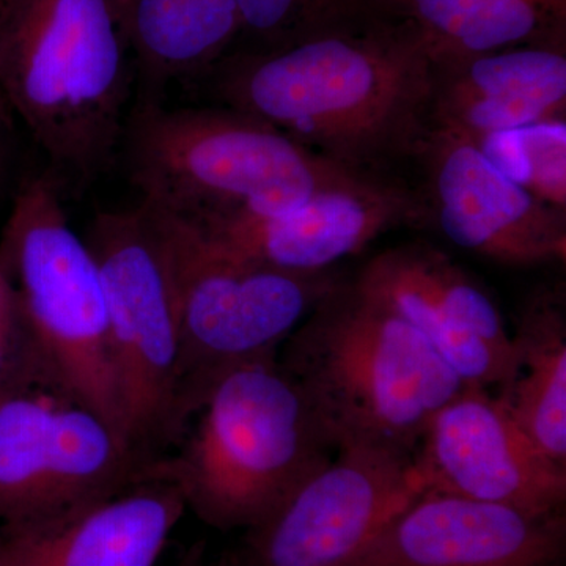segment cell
I'll use <instances>...</instances> for the list:
<instances>
[{"label": "cell", "instance_id": "277c9868", "mask_svg": "<svg viewBox=\"0 0 566 566\" xmlns=\"http://www.w3.org/2000/svg\"><path fill=\"white\" fill-rule=\"evenodd\" d=\"M120 156L140 207L196 230L285 211L364 175L226 106H132Z\"/></svg>", "mask_w": 566, "mask_h": 566}, {"label": "cell", "instance_id": "30bf717a", "mask_svg": "<svg viewBox=\"0 0 566 566\" xmlns=\"http://www.w3.org/2000/svg\"><path fill=\"white\" fill-rule=\"evenodd\" d=\"M422 493L415 457L344 447L245 531L237 566H352Z\"/></svg>", "mask_w": 566, "mask_h": 566}, {"label": "cell", "instance_id": "5bb4252c", "mask_svg": "<svg viewBox=\"0 0 566 566\" xmlns=\"http://www.w3.org/2000/svg\"><path fill=\"white\" fill-rule=\"evenodd\" d=\"M423 210L420 199L403 186L364 174L285 211L192 230L248 262L316 274L363 251L392 227L416 221Z\"/></svg>", "mask_w": 566, "mask_h": 566}, {"label": "cell", "instance_id": "e0dca14e", "mask_svg": "<svg viewBox=\"0 0 566 566\" xmlns=\"http://www.w3.org/2000/svg\"><path fill=\"white\" fill-rule=\"evenodd\" d=\"M566 48L520 46L433 62L431 126L469 137L565 118Z\"/></svg>", "mask_w": 566, "mask_h": 566}, {"label": "cell", "instance_id": "603a6c76", "mask_svg": "<svg viewBox=\"0 0 566 566\" xmlns=\"http://www.w3.org/2000/svg\"><path fill=\"white\" fill-rule=\"evenodd\" d=\"M31 389H51L50 379L0 271V401Z\"/></svg>", "mask_w": 566, "mask_h": 566}, {"label": "cell", "instance_id": "ffe728a7", "mask_svg": "<svg viewBox=\"0 0 566 566\" xmlns=\"http://www.w3.org/2000/svg\"><path fill=\"white\" fill-rule=\"evenodd\" d=\"M512 338L517 353V375L510 389L499 397L535 446L566 468L564 292L547 289L532 294L521 311Z\"/></svg>", "mask_w": 566, "mask_h": 566}, {"label": "cell", "instance_id": "d4e9b609", "mask_svg": "<svg viewBox=\"0 0 566 566\" xmlns=\"http://www.w3.org/2000/svg\"><path fill=\"white\" fill-rule=\"evenodd\" d=\"M177 566H208L202 546L192 547Z\"/></svg>", "mask_w": 566, "mask_h": 566}, {"label": "cell", "instance_id": "44dd1931", "mask_svg": "<svg viewBox=\"0 0 566 566\" xmlns=\"http://www.w3.org/2000/svg\"><path fill=\"white\" fill-rule=\"evenodd\" d=\"M491 164L517 186L566 212V122L546 120L471 137Z\"/></svg>", "mask_w": 566, "mask_h": 566}, {"label": "cell", "instance_id": "7c38bea8", "mask_svg": "<svg viewBox=\"0 0 566 566\" xmlns=\"http://www.w3.org/2000/svg\"><path fill=\"white\" fill-rule=\"evenodd\" d=\"M423 491L564 513L566 468L546 457L493 390L465 386L428 423L415 452Z\"/></svg>", "mask_w": 566, "mask_h": 566}, {"label": "cell", "instance_id": "6da1fadb", "mask_svg": "<svg viewBox=\"0 0 566 566\" xmlns=\"http://www.w3.org/2000/svg\"><path fill=\"white\" fill-rule=\"evenodd\" d=\"M199 82L219 106L354 172L417 156L430 132L433 62L386 18L277 50L234 48Z\"/></svg>", "mask_w": 566, "mask_h": 566}, {"label": "cell", "instance_id": "3957f363", "mask_svg": "<svg viewBox=\"0 0 566 566\" xmlns=\"http://www.w3.org/2000/svg\"><path fill=\"white\" fill-rule=\"evenodd\" d=\"M285 374L335 450L415 457L428 423L465 385L411 324L338 281L283 342Z\"/></svg>", "mask_w": 566, "mask_h": 566}, {"label": "cell", "instance_id": "ac0fdd59", "mask_svg": "<svg viewBox=\"0 0 566 566\" xmlns=\"http://www.w3.org/2000/svg\"><path fill=\"white\" fill-rule=\"evenodd\" d=\"M134 63L132 106L166 103L174 84L199 82L237 46L234 0H112Z\"/></svg>", "mask_w": 566, "mask_h": 566}, {"label": "cell", "instance_id": "2e32d148", "mask_svg": "<svg viewBox=\"0 0 566 566\" xmlns=\"http://www.w3.org/2000/svg\"><path fill=\"white\" fill-rule=\"evenodd\" d=\"M150 464V463H148ZM117 493L51 515L0 524V566H155L185 499L150 468Z\"/></svg>", "mask_w": 566, "mask_h": 566}, {"label": "cell", "instance_id": "4fadbf2b", "mask_svg": "<svg viewBox=\"0 0 566 566\" xmlns=\"http://www.w3.org/2000/svg\"><path fill=\"white\" fill-rule=\"evenodd\" d=\"M417 158L447 240L506 266L565 262L566 212L499 172L474 139L430 125Z\"/></svg>", "mask_w": 566, "mask_h": 566}, {"label": "cell", "instance_id": "52a82bcc", "mask_svg": "<svg viewBox=\"0 0 566 566\" xmlns=\"http://www.w3.org/2000/svg\"><path fill=\"white\" fill-rule=\"evenodd\" d=\"M145 211L163 234L172 275L180 439L212 386L240 365L275 356L340 279L331 270L293 274L248 262L182 223Z\"/></svg>", "mask_w": 566, "mask_h": 566}, {"label": "cell", "instance_id": "7402d4cb", "mask_svg": "<svg viewBox=\"0 0 566 566\" xmlns=\"http://www.w3.org/2000/svg\"><path fill=\"white\" fill-rule=\"evenodd\" d=\"M241 20L237 46L277 50L376 18L378 0H234ZM233 48V50H234Z\"/></svg>", "mask_w": 566, "mask_h": 566}, {"label": "cell", "instance_id": "9a60e30c", "mask_svg": "<svg viewBox=\"0 0 566 566\" xmlns=\"http://www.w3.org/2000/svg\"><path fill=\"white\" fill-rule=\"evenodd\" d=\"M564 513L424 491L352 566H562Z\"/></svg>", "mask_w": 566, "mask_h": 566}, {"label": "cell", "instance_id": "d6986e66", "mask_svg": "<svg viewBox=\"0 0 566 566\" xmlns=\"http://www.w3.org/2000/svg\"><path fill=\"white\" fill-rule=\"evenodd\" d=\"M431 62L520 46L566 48V0H378Z\"/></svg>", "mask_w": 566, "mask_h": 566}, {"label": "cell", "instance_id": "8992f818", "mask_svg": "<svg viewBox=\"0 0 566 566\" xmlns=\"http://www.w3.org/2000/svg\"><path fill=\"white\" fill-rule=\"evenodd\" d=\"M63 197L46 172L21 182L0 234V271L51 389L91 409L132 444L102 275L84 238L71 227Z\"/></svg>", "mask_w": 566, "mask_h": 566}, {"label": "cell", "instance_id": "8fae6325", "mask_svg": "<svg viewBox=\"0 0 566 566\" xmlns=\"http://www.w3.org/2000/svg\"><path fill=\"white\" fill-rule=\"evenodd\" d=\"M354 285L433 346L465 386L502 395L517 375V353L490 294L444 253L422 244L387 249Z\"/></svg>", "mask_w": 566, "mask_h": 566}, {"label": "cell", "instance_id": "9c48e42d", "mask_svg": "<svg viewBox=\"0 0 566 566\" xmlns=\"http://www.w3.org/2000/svg\"><path fill=\"white\" fill-rule=\"evenodd\" d=\"M153 460L65 395L0 401V524L51 515L136 482Z\"/></svg>", "mask_w": 566, "mask_h": 566}, {"label": "cell", "instance_id": "cb8c5ba5", "mask_svg": "<svg viewBox=\"0 0 566 566\" xmlns=\"http://www.w3.org/2000/svg\"><path fill=\"white\" fill-rule=\"evenodd\" d=\"M14 125H17V118L0 92V199L9 185L11 167H13Z\"/></svg>", "mask_w": 566, "mask_h": 566}, {"label": "cell", "instance_id": "ba28073f", "mask_svg": "<svg viewBox=\"0 0 566 566\" xmlns=\"http://www.w3.org/2000/svg\"><path fill=\"white\" fill-rule=\"evenodd\" d=\"M98 264L115 370L134 449L147 460L178 441L177 311L166 245L150 214H95L84 237Z\"/></svg>", "mask_w": 566, "mask_h": 566}, {"label": "cell", "instance_id": "7a4b0ae2", "mask_svg": "<svg viewBox=\"0 0 566 566\" xmlns=\"http://www.w3.org/2000/svg\"><path fill=\"white\" fill-rule=\"evenodd\" d=\"M134 85L112 0H2L0 92L63 196L117 163Z\"/></svg>", "mask_w": 566, "mask_h": 566}, {"label": "cell", "instance_id": "5b68a950", "mask_svg": "<svg viewBox=\"0 0 566 566\" xmlns=\"http://www.w3.org/2000/svg\"><path fill=\"white\" fill-rule=\"evenodd\" d=\"M277 354L223 375L177 452L148 464L219 531L255 526L337 452Z\"/></svg>", "mask_w": 566, "mask_h": 566}]
</instances>
